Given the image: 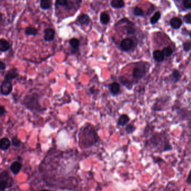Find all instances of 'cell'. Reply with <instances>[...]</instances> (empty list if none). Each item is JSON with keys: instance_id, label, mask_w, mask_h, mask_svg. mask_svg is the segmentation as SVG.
<instances>
[{"instance_id": "25", "label": "cell", "mask_w": 191, "mask_h": 191, "mask_svg": "<svg viewBox=\"0 0 191 191\" xmlns=\"http://www.w3.org/2000/svg\"><path fill=\"white\" fill-rule=\"evenodd\" d=\"M134 14L136 16H143L144 15V12L141 8L136 6L134 8Z\"/></svg>"}, {"instance_id": "33", "label": "cell", "mask_w": 191, "mask_h": 191, "mask_svg": "<svg viewBox=\"0 0 191 191\" xmlns=\"http://www.w3.org/2000/svg\"><path fill=\"white\" fill-rule=\"evenodd\" d=\"M126 31H127V33L128 34H134L135 32V29L134 27H126Z\"/></svg>"}, {"instance_id": "30", "label": "cell", "mask_w": 191, "mask_h": 191, "mask_svg": "<svg viewBox=\"0 0 191 191\" xmlns=\"http://www.w3.org/2000/svg\"><path fill=\"white\" fill-rule=\"evenodd\" d=\"M56 4L61 6H66L68 4V0H56Z\"/></svg>"}, {"instance_id": "29", "label": "cell", "mask_w": 191, "mask_h": 191, "mask_svg": "<svg viewBox=\"0 0 191 191\" xmlns=\"http://www.w3.org/2000/svg\"><path fill=\"white\" fill-rule=\"evenodd\" d=\"M183 21L187 24H191V13H188L184 16Z\"/></svg>"}, {"instance_id": "2", "label": "cell", "mask_w": 191, "mask_h": 191, "mask_svg": "<svg viewBox=\"0 0 191 191\" xmlns=\"http://www.w3.org/2000/svg\"><path fill=\"white\" fill-rule=\"evenodd\" d=\"M79 144L82 148H89L100 140L97 133L91 125L87 124L81 129L78 135Z\"/></svg>"}, {"instance_id": "18", "label": "cell", "mask_w": 191, "mask_h": 191, "mask_svg": "<svg viewBox=\"0 0 191 191\" xmlns=\"http://www.w3.org/2000/svg\"><path fill=\"white\" fill-rule=\"evenodd\" d=\"M25 34L27 36H36L39 34V31L35 27H28L25 30Z\"/></svg>"}, {"instance_id": "20", "label": "cell", "mask_w": 191, "mask_h": 191, "mask_svg": "<svg viewBox=\"0 0 191 191\" xmlns=\"http://www.w3.org/2000/svg\"><path fill=\"white\" fill-rule=\"evenodd\" d=\"M22 167V165L21 163H20L18 161H15L11 165V170L14 174H17L19 173Z\"/></svg>"}, {"instance_id": "17", "label": "cell", "mask_w": 191, "mask_h": 191, "mask_svg": "<svg viewBox=\"0 0 191 191\" xmlns=\"http://www.w3.org/2000/svg\"><path fill=\"white\" fill-rule=\"evenodd\" d=\"M11 142L8 138L4 137L0 140V148L2 150H6L10 148Z\"/></svg>"}, {"instance_id": "7", "label": "cell", "mask_w": 191, "mask_h": 191, "mask_svg": "<svg viewBox=\"0 0 191 191\" xmlns=\"http://www.w3.org/2000/svg\"><path fill=\"white\" fill-rule=\"evenodd\" d=\"M134 42L133 40L130 38H125L120 43V47L122 51L127 52L129 51L133 48L134 46Z\"/></svg>"}, {"instance_id": "12", "label": "cell", "mask_w": 191, "mask_h": 191, "mask_svg": "<svg viewBox=\"0 0 191 191\" xmlns=\"http://www.w3.org/2000/svg\"><path fill=\"white\" fill-rule=\"evenodd\" d=\"M77 21L78 23L80 24L81 25H88L90 24L91 20L90 19V16L87 14H82L81 15L79 16L77 18Z\"/></svg>"}, {"instance_id": "6", "label": "cell", "mask_w": 191, "mask_h": 191, "mask_svg": "<svg viewBox=\"0 0 191 191\" xmlns=\"http://www.w3.org/2000/svg\"><path fill=\"white\" fill-rule=\"evenodd\" d=\"M12 90V85L11 81L5 80L1 86V93L4 95H8Z\"/></svg>"}, {"instance_id": "5", "label": "cell", "mask_w": 191, "mask_h": 191, "mask_svg": "<svg viewBox=\"0 0 191 191\" xmlns=\"http://www.w3.org/2000/svg\"><path fill=\"white\" fill-rule=\"evenodd\" d=\"M182 78V74L180 71L177 69H173L172 74L167 78H164V81L166 84H177L179 82Z\"/></svg>"}, {"instance_id": "10", "label": "cell", "mask_w": 191, "mask_h": 191, "mask_svg": "<svg viewBox=\"0 0 191 191\" xmlns=\"http://www.w3.org/2000/svg\"><path fill=\"white\" fill-rule=\"evenodd\" d=\"M109 91L113 95H117L120 93L121 86L119 83L113 82L109 84Z\"/></svg>"}, {"instance_id": "27", "label": "cell", "mask_w": 191, "mask_h": 191, "mask_svg": "<svg viewBox=\"0 0 191 191\" xmlns=\"http://www.w3.org/2000/svg\"><path fill=\"white\" fill-rule=\"evenodd\" d=\"M10 186L8 185V181L6 180H2L0 181V190L1 191H4L7 188L10 187Z\"/></svg>"}, {"instance_id": "3", "label": "cell", "mask_w": 191, "mask_h": 191, "mask_svg": "<svg viewBox=\"0 0 191 191\" xmlns=\"http://www.w3.org/2000/svg\"><path fill=\"white\" fill-rule=\"evenodd\" d=\"M150 68V65L148 63L140 62L138 63L133 69L132 77L134 84H137L140 80L145 78L147 75Z\"/></svg>"}, {"instance_id": "26", "label": "cell", "mask_w": 191, "mask_h": 191, "mask_svg": "<svg viewBox=\"0 0 191 191\" xmlns=\"http://www.w3.org/2000/svg\"><path fill=\"white\" fill-rule=\"evenodd\" d=\"M136 130V127L134 124H128L125 128V131L128 134L133 133Z\"/></svg>"}, {"instance_id": "4", "label": "cell", "mask_w": 191, "mask_h": 191, "mask_svg": "<svg viewBox=\"0 0 191 191\" xmlns=\"http://www.w3.org/2000/svg\"><path fill=\"white\" fill-rule=\"evenodd\" d=\"M172 97L170 95H163L156 99V101L152 105V110L156 112H161L165 110L171 103Z\"/></svg>"}, {"instance_id": "28", "label": "cell", "mask_w": 191, "mask_h": 191, "mask_svg": "<svg viewBox=\"0 0 191 191\" xmlns=\"http://www.w3.org/2000/svg\"><path fill=\"white\" fill-rule=\"evenodd\" d=\"M183 48L184 52H188L191 50V42L186 41L183 43Z\"/></svg>"}, {"instance_id": "11", "label": "cell", "mask_w": 191, "mask_h": 191, "mask_svg": "<svg viewBox=\"0 0 191 191\" xmlns=\"http://www.w3.org/2000/svg\"><path fill=\"white\" fill-rule=\"evenodd\" d=\"M152 57L154 61L157 63L163 62L165 59V56L162 51L155 50L152 53Z\"/></svg>"}, {"instance_id": "8", "label": "cell", "mask_w": 191, "mask_h": 191, "mask_svg": "<svg viewBox=\"0 0 191 191\" xmlns=\"http://www.w3.org/2000/svg\"><path fill=\"white\" fill-rule=\"evenodd\" d=\"M183 24V21L178 17H173L169 21V25L172 29L178 30L180 29Z\"/></svg>"}, {"instance_id": "31", "label": "cell", "mask_w": 191, "mask_h": 191, "mask_svg": "<svg viewBox=\"0 0 191 191\" xmlns=\"http://www.w3.org/2000/svg\"><path fill=\"white\" fill-rule=\"evenodd\" d=\"M183 5L186 9H191V0H183Z\"/></svg>"}, {"instance_id": "37", "label": "cell", "mask_w": 191, "mask_h": 191, "mask_svg": "<svg viewBox=\"0 0 191 191\" xmlns=\"http://www.w3.org/2000/svg\"><path fill=\"white\" fill-rule=\"evenodd\" d=\"M188 35H189V37L190 39H191V31H189V33H188Z\"/></svg>"}, {"instance_id": "34", "label": "cell", "mask_w": 191, "mask_h": 191, "mask_svg": "<svg viewBox=\"0 0 191 191\" xmlns=\"http://www.w3.org/2000/svg\"><path fill=\"white\" fill-rule=\"evenodd\" d=\"M186 183L188 185H191V168L190 169V170L188 173L187 178H186Z\"/></svg>"}, {"instance_id": "13", "label": "cell", "mask_w": 191, "mask_h": 191, "mask_svg": "<svg viewBox=\"0 0 191 191\" xmlns=\"http://www.w3.org/2000/svg\"><path fill=\"white\" fill-rule=\"evenodd\" d=\"M10 43L8 40L4 38L0 39V52H6L10 50Z\"/></svg>"}, {"instance_id": "32", "label": "cell", "mask_w": 191, "mask_h": 191, "mask_svg": "<svg viewBox=\"0 0 191 191\" xmlns=\"http://www.w3.org/2000/svg\"><path fill=\"white\" fill-rule=\"evenodd\" d=\"M12 144L14 146H17V147H19L21 144L20 141L16 137H14L12 138Z\"/></svg>"}, {"instance_id": "1", "label": "cell", "mask_w": 191, "mask_h": 191, "mask_svg": "<svg viewBox=\"0 0 191 191\" xmlns=\"http://www.w3.org/2000/svg\"><path fill=\"white\" fill-rule=\"evenodd\" d=\"M146 146L159 153L171 151L173 150L171 138L166 131L154 133L146 141Z\"/></svg>"}, {"instance_id": "21", "label": "cell", "mask_w": 191, "mask_h": 191, "mask_svg": "<svg viewBox=\"0 0 191 191\" xmlns=\"http://www.w3.org/2000/svg\"><path fill=\"white\" fill-rule=\"evenodd\" d=\"M100 21L103 25H106L109 23L110 21L109 15L106 12H102L100 15Z\"/></svg>"}, {"instance_id": "22", "label": "cell", "mask_w": 191, "mask_h": 191, "mask_svg": "<svg viewBox=\"0 0 191 191\" xmlns=\"http://www.w3.org/2000/svg\"><path fill=\"white\" fill-rule=\"evenodd\" d=\"M160 18H161V13L160 11H156L150 18V23L152 25H155L159 21Z\"/></svg>"}, {"instance_id": "19", "label": "cell", "mask_w": 191, "mask_h": 191, "mask_svg": "<svg viewBox=\"0 0 191 191\" xmlns=\"http://www.w3.org/2000/svg\"><path fill=\"white\" fill-rule=\"evenodd\" d=\"M52 5L51 0H40V6L43 10H47L51 8Z\"/></svg>"}, {"instance_id": "9", "label": "cell", "mask_w": 191, "mask_h": 191, "mask_svg": "<svg viewBox=\"0 0 191 191\" xmlns=\"http://www.w3.org/2000/svg\"><path fill=\"white\" fill-rule=\"evenodd\" d=\"M44 39L46 42H51L54 39L55 30L51 28H47L44 30Z\"/></svg>"}, {"instance_id": "16", "label": "cell", "mask_w": 191, "mask_h": 191, "mask_svg": "<svg viewBox=\"0 0 191 191\" xmlns=\"http://www.w3.org/2000/svg\"><path fill=\"white\" fill-rule=\"evenodd\" d=\"M111 6L114 8H121L125 7V2L124 0H111Z\"/></svg>"}, {"instance_id": "14", "label": "cell", "mask_w": 191, "mask_h": 191, "mask_svg": "<svg viewBox=\"0 0 191 191\" xmlns=\"http://www.w3.org/2000/svg\"><path fill=\"white\" fill-rule=\"evenodd\" d=\"M19 76V73L16 68H12L8 71L5 76V80L11 81Z\"/></svg>"}, {"instance_id": "24", "label": "cell", "mask_w": 191, "mask_h": 191, "mask_svg": "<svg viewBox=\"0 0 191 191\" xmlns=\"http://www.w3.org/2000/svg\"><path fill=\"white\" fill-rule=\"evenodd\" d=\"M79 44H80L79 40L77 38H73L69 40V44L70 46L74 49H77L79 46Z\"/></svg>"}, {"instance_id": "23", "label": "cell", "mask_w": 191, "mask_h": 191, "mask_svg": "<svg viewBox=\"0 0 191 191\" xmlns=\"http://www.w3.org/2000/svg\"><path fill=\"white\" fill-rule=\"evenodd\" d=\"M162 52L164 54L165 57H169L173 55L174 51L172 49V47L168 46V47H164L162 50Z\"/></svg>"}, {"instance_id": "35", "label": "cell", "mask_w": 191, "mask_h": 191, "mask_svg": "<svg viewBox=\"0 0 191 191\" xmlns=\"http://www.w3.org/2000/svg\"><path fill=\"white\" fill-rule=\"evenodd\" d=\"M6 68V65L0 59V70H5Z\"/></svg>"}, {"instance_id": "15", "label": "cell", "mask_w": 191, "mask_h": 191, "mask_svg": "<svg viewBox=\"0 0 191 191\" xmlns=\"http://www.w3.org/2000/svg\"><path fill=\"white\" fill-rule=\"evenodd\" d=\"M130 120V117L127 114H122L118 119L117 125L120 126H124L126 124H128Z\"/></svg>"}, {"instance_id": "36", "label": "cell", "mask_w": 191, "mask_h": 191, "mask_svg": "<svg viewBox=\"0 0 191 191\" xmlns=\"http://www.w3.org/2000/svg\"><path fill=\"white\" fill-rule=\"evenodd\" d=\"M6 113V110L2 106H0V117L3 116L5 113Z\"/></svg>"}]
</instances>
